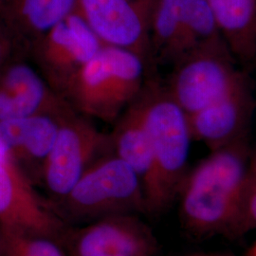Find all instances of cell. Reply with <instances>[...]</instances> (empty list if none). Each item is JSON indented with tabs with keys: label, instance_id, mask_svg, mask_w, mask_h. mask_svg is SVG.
<instances>
[{
	"label": "cell",
	"instance_id": "6da1fadb",
	"mask_svg": "<svg viewBox=\"0 0 256 256\" xmlns=\"http://www.w3.org/2000/svg\"><path fill=\"white\" fill-rule=\"evenodd\" d=\"M242 140L212 151L186 174L178 192L180 212L194 234L238 232L248 172Z\"/></svg>",
	"mask_w": 256,
	"mask_h": 256
},
{
	"label": "cell",
	"instance_id": "7a4b0ae2",
	"mask_svg": "<svg viewBox=\"0 0 256 256\" xmlns=\"http://www.w3.org/2000/svg\"><path fill=\"white\" fill-rule=\"evenodd\" d=\"M138 101L153 154L152 173L144 187L146 210L156 212L178 194L192 138L187 115L168 90L149 86L140 92Z\"/></svg>",
	"mask_w": 256,
	"mask_h": 256
},
{
	"label": "cell",
	"instance_id": "3957f363",
	"mask_svg": "<svg viewBox=\"0 0 256 256\" xmlns=\"http://www.w3.org/2000/svg\"><path fill=\"white\" fill-rule=\"evenodd\" d=\"M146 60L142 56L102 46L63 94L84 116L111 122L140 96Z\"/></svg>",
	"mask_w": 256,
	"mask_h": 256
},
{
	"label": "cell",
	"instance_id": "277c9868",
	"mask_svg": "<svg viewBox=\"0 0 256 256\" xmlns=\"http://www.w3.org/2000/svg\"><path fill=\"white\" fill-rule=\"evenodd\" d=\"M55 202L52 209L60 218L86 222L146 210L140 178L114 154L97 158L72 189Z\"/></svg>",
	"mask_w": 256,
	"mask_h": 256
},
{
	"label": "cell",
	"instance_id": "5b68a950",
	"mask_svg": "<svg viewBox=\"0 0 256 256\" xmlns=\"http://www.w3.org/2000/svg\"><path fill=\"white\" fill-rule=\"evenodd\" d=\"M232 57L220 37L178 62L168 92L187 117L226 96L242 80L245 74Z\"/></svg>",
	"mask_w": 256,
	"mask_h": 256
},
{
	"label": "cell",
	"instance_id": "8992f818",
	"mask_svg": "<svg viewBox=\"0 0 256 256\" xmlns=\"http://www.w3.org/2000/svg\"><path fill=\"white\" fill-rule=\"evenodd\" d=\"M108 146L110 138L90 120L77 116L72 110L64 114L40 174L42 182L55 200L72 189Z\"/></svg>",
	"mask_w": 256,
	"mask_h": 256
},
{
	"label": "cell",
	"instance_id": "52a82bcc",
	"mask_svg": "<svg viewBox=\"0 0 256 256\" xmlns=\"http://www.w3.org/2000/svg\"><path fill=\"white\" fill-rule=\"evenodd\" d=\"M102 44L79 12H72L36 42L41 74L54 92L64 93Z\"/></svg>",
	"mask_w": 256,
	"mask_h": 256
},
{
	"label": "cell",
	"instance_id": "ba28073f",
	"mask_svg": "<svg viewBox=\"0 0 256 256\" xmlns=\"http://www.w3.org/2000/svg\"><path fill=\"white\" fill-rule=\"evenodd\" d=\"M59 244L66 256H154L158 242L133 214H118L64 230Z\"/></svg>",
	"mask_w": 256,
	"mask_h": 256
},
{
	"label": "cell",
	"instance_id": "9c48e42d",
	"mask_svg": "<svg viewBox=\"0 0 256 256\" xmlns=\"http://www.w3.org/2000/svg\"><path fill=\"white\" fill-rule=\"evenodd\" d=\"M0 222L3 230L59 242L64 222L37 194L9 158H0Z\"/></svg>",
	"mask_w": 256,
	"mask_h": 256
},
{
	"label": "cell",
	"instance_id": "30bf717a",
	"mask_svg": "<svg viewBox=\"0 0 256 256\" xmlns=\"http://www.w3.org/2000/svg\"><path fill=\"white\" fill-rule=\"evenodd\" d=\"M82 18L102 46L131 50L144 60L150 48L146 14L129 0H77Z\"/></svg>",
	"mask_w": 256,
	"mask_h": 256
},
{
	"label": "cell",
	"instance_id": "8fae6325",
	"mask_svg": "<svg viewBox=\"0 0 256 256\" xmlns=\"http://www.w3.org/2000/svg\"><path fill=\"white\" fill-rule=\"evenodd\" d=\"M254 106L245 75L226 96L187 117L192 140L205 144L212 151L241 140Z\"/></svg>",
	"mask_w": 256,
	"mask_h": 256
},
{
	"label": "cell",
	"instance_id": "7c38bea8",
	"mask_svg": "<svg viewBox=\"0 0 256 256\" xmlns=\"http://www.w3.org/2000/svg\"><path fill=\"white\" fill-rule=\"evenodd\" d=\"M70 110L32 66L16 64L4 75L0 86V122L38 114L61 116Z\"/></svg>",
	"mask_w": 256,
	"mask_h": 256
},
{
	"label": "cell",
	"instance_id": "4fadbf2b",
	"mask_svg": "<svg viewBox=\"0 0 256 256\" xmlns=\"http://www.w3.org/2000/svg\"><path fill=\"white\" fill-rule=\"evenodd\" d=\"M64 115L38 114L0 122L1 151L12 162L18 158L34 166L40 178Z\"/></svg>",
	"mask_w": 256,
	"mask_h": 256
},
{
	"label": "cell",
	"instance_id": "5bb4252c",
	"mask_svg": "<svg viewBox=\"0 0 256 256\" xmlns=\"http://www.w3.org/2000/svg\"><path fill=\"white\" fill-rule=\"evenodd\" d=\"M220 34L234 57L250 62L256 56V0H207Z\"/></svg>",
	"mask_w": 256,
	"mask_h": 256
},
{
	"label": "cell",
	"instance_id": "9a60e30c",
	"mask_svg": "<svg viewBox=\"0 0 256 256\" xmlns=\"http://www.w3.org/2000/svg\"><path fill=\"white\" fill-rule=\"evenodd\" d=\"M126 110L110 136V148L137 173L144 188L152 173L153 154L138 97Z\"/></svg>",
	"mask_w": 256,
	"mask_h": 256
},
{
	"label": "cell",
	"instance_id": "2e32d148",
	"mask_svg": "<svg viewBox=\"0 0 256 256\" xmlns=\"http://www.w3.org/2000/svg\"><path fill=\"white\" fill-rule=\"evenodd\" d=\"M188 0H158L150 18V48L162 60H173Z\"/></svg>",
	"mask_w": 256,
	"mask_h": 256
},
{
	"label": "cell",
	"instance_id": "e0dca14e",
	"mask_svg": "<svg viewBox=\"0 0 256 256\" xmlns=\"http://www.w3.org/2000/svg\"><path fill=\"white\" fill-rule=\"evenodd\" d=\"M220 37L218 26L207 0H188L173 61H180L186 55Z\"/></svg>",
	"mask_w": 256,
	"mask_h": 256
},
{
	"label": "cell",
	"instance_id": "ac0fdd59",
	"mask_svg": "<svg viewBox=\"0 0 256 256\" xmlns=\"http://www.w3.org/2000/svg\"><path fill=\"white\" fill-rule=\"evenodd\" d=\"M77 0H22L21 16L30 34L36 40L66 18Z\"/></svg>",
	"mask_w": 256,
	"mask_h": 256
},
{
	"label": "cell",
	"instance_id": "d6986e66",
	"mask_svg": "<svg viewBox=\"0 0 256 256\" xmlns=\"http://www.w3.org/2000/svg\"><path fill=\"white\" fill-rule=\"evenodd\" d=\"M3 246L8 256H66L54 239L3 230Z\"/></svg>",
	"mask_w": 256,
	"mask_h": 256
},
{
	"label": "cell",
	"instance_id": "ffe728a7",
	"mask_svg": "<svg viewBox=\"0 0 256 256\" xmlns=\"http://www.w3.org/2000/svg\"><path fill=\"white\" fill-rule=\"evenodd\" d=\"M252 227H256V160L248 172L238 232Z\"/></svg>",
	"mask_w": 256,
	"mask_h": 256
},
{
	"label": "cell",
	"instance_id": "44dd1931",
	"mask_svg": "<svg viewBox=\"0 0 256 256\" xmlns=\"http://www.w3.org/2000/svg\"><path fill=\"white\" fill-rule=\"evenodd\" d=\"M248 256H256V244L252 246V248H250V254H248Z\"/></svg>",
	"mask_w": 256,
	"mask_h": 256
},
{
	"label": "cell",
	"instance_id": "7402d4cb",
	"mask_svg": "<svg viewBox=\"0 0 256 256\" xmlns=\"http://www.w3.org/2000/svg\"><path fill=\"white\" fill-rule=\"evenodd\" d=\"M0 158H8L6 156L4 155V153L1 151V149H0Z\"/></svg>",
	"mask_w": 256,
	"mask_h": 256
}]
</instances>
